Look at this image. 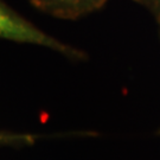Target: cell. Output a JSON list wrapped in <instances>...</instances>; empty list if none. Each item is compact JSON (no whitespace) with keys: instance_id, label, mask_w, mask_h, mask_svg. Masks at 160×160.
I'll return each mask as SVG.
<instances>
[{"instance_id":"obj_4","label":"cell","mask_w":160,"mask_h":160,"mask_svg":"<svg viewBox=\"0 0 160 160\" xmlns=\"http://www.w3.org/2000/svg\"><path fill=\"white\" fill-rule=\"evenodd\" d=\"M158 26H159V34H160V23L158 24Z\"/></svg>"},{"instance_id":"obj_2","label":"cell","mask_w":160,"mask_h":160,"mask_svg":"<svg viewBox=\"0 0 160 160\" xmlns=\"http://www.w3.org/2000/svg\"><path fill=\"white\" fill-rule=\"evenodd\" d=\"M50 16L61 19H77L101 10L109 0H30Z\"/></svg>"},{"instance_id":"obj_1","label":"cell","mask_w":160,"mask_h":160,"mask_svg":"<svg viewBox=\"0 0 160 160\" xmlns=\"http://www.w3.org/2000/svg\"><path fill=\"white\" fill-rule=\"evenodd\" d=\"M0 37L1 39L13 43L45 48L74 62H84L89 59V56L83 50L46 33L23 17L5 0L0 1Z\"/></svg>"},{"instance_id":"obj_3","label":"cell","mask_w":160,"mask_h":160,"mask_svg":"<svg viewBox=\"0 0 160 160\" xmlns=\"http://www.w3.org/2000/svg\"><path fill=\"white\" fill-rule=\"evenodd\" d=\"M139 5H141L143 8L153 16L157 24L160 23V0H134Z\"/></svg>"},{"instance_id":"obj_5","label":"cell","mask_w":160,"mask_h":160,"mask_svg":"<svg viewBox=\"0 0 160 160\" xmlns=\"http://www.w3.org/2000/svg\"><path fill=\"white\" fill-rule=\"evenodd\" d=\"M158 135H160V129L158 131Z\"/></svg>"}]
</instances>
